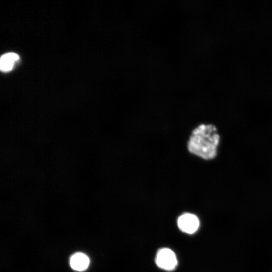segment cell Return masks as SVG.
I'll list each match as a JSON object with an SVG mask.
<instances>
[{"mask_svg":"<svg viewBox=\"0 0 272 272\" xmlns=\"http://www.w3.org/2000/svg\"><path fill=\"white\" fill-rule=\"evenodd\" d=\"M220 141L216 126L201 124L192 131L187 148L190 153L203 160H211L217 155Z\"/></svg>","mask_w":272,"mask_h":272,"instance_id":"obj_1","label":"cell"},{"mask_svg":"<svg viewBox=\"0 0 272 272\" xmlns=\"http://www.w3.org/2000/svg\"><path fill=\"white\" fill-rule=\"evenodd\" d=\"M19 58V55L13 52L8 53L2 56L0 60L1 71L8 72L11 70L15 62Z\"/></svg>","mask_w":272,"mask_h":272,"instance_id":"obj_5","label":"cell"},{"mask_svg":"<svg viewBox=\"0 0 272 272\" xmlns=\"http://www.w3.org/2000/svg\"><path fill=\"white\" fill-rule=\"evenodd\" d=\"M177 224L179 228L182 232L192 234L197 230L199 222L195 215L185 213L179 217Z\"/></svg>","mask_w":272,"mask_h":272,"instance_id":"obj_3","label":"cell"},{"mask_svg":"<svg viewBox=\"0 0 272 272\" xmlns=\"http://www.w3.org/2000/svg\"><path fill=\"white\" fill-rule=\"evenodd\" d=\"M89 257L81 252L76 253L72 255L70 259V265L73 269L77 271H83L87 268L89 265Z\"/></svg>","mask_w":272,"mask_h":272,"instance_id":"obj_4","label":"cell"},{"mask_svg":"<svg viewBox=\"0 0 272 272\" xmlns=\"http://www.w3.org/2000/svg\"><path fill=\"white\" fill-rule=\"evenodd\" d=\"M155 261L159 267L167 270L174 269L177 264L174 252L167 248H162L158 251Z\"/></svg>","mask_w":272,"mask_h":272,"instance_id":"obj_2","label":"cell"}]
</instances>
